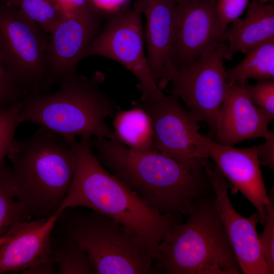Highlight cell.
Listing matches in <instances>:
<instances>
[{"label":"cell","mask_w":274,"mask_h":274,"mask_svg":"<svg viewBox=\"0 0 274 274\" xmlns=\"http://www.w3.org/2000/svg\"><path fill=\"white\" fill-rule=\"evenodd\" d=\"M193 143L200 157L212 158L230 184L253 205L263 225L268 196L258 157L260 145L246 148L218 144L210 138L193 131Z\"/></svg>","instance_id":"cell-11"},{"label":"cell","mask_w":274,"mask_h":274,"mask_svg":"<svg viewBox=\"0 0 274 274\" xmlns=\"http://www.w3.org/2000/svg\"><path fill=\"white\" fill-rule=\"evenodd\" d=\"M265 142L260 145L258 157L260 164L274 168V133L272 132L264 138Z\"/></svg>","instance_id":"cell-30"},{"label":"cell","mask_w":274,"mask_h":274,"mask_svg":"<svg viewBox=\"0 0 274 274\" xmlns=\"http://www.w3.org/2000/svg\"><path fill=\"white\" fill-rule=\"evenodd\" d=\"M59 213L48 218L19 221L0 237V273H23L51 260V239Z\"/></svg>","instance_id":"cell-16"},{"label":"cell","mask_w":274,"mask_h":274,"mask_svg":"<svg viewBox=\"0 0 274 274\" xmlns=\"http://www.w3.org/2000/svg\"><path fill=\"white\" fill-rule=\"evenodd\" d=\"M264 4H273L274 0H259Z\"/></svg>","instance_id":"cell-32"},{"label":"cell","mask_w":274,"mask_h":274,"mask_svg":"<svg viewBox=\"0 0 274 274\" xmlns=\"http://www.w3.org/2000/svg\"><path fill=\"white\" fill-rule=\"evenodd\" d=\"M14 0H7V3L10 4L13 2Z\"/></svg>","instance_id":"cell-33"},{"label":"cell","mask_w":274,"mask_h":274,"mask_svg":"<svg viewBox=\"0 0 274 274\" xmlns=\"http://www.w3.org/2000/svg\"><path fill=\"white\" fill-rule=\"evenodd\" d=\"M142 14L134 8L109 18L85 50L83 58L98 56L118 62L137 79L141 99L155 100L165 96L155 83L144 51Z\"/></svg>","instance_id":"cell-8"},{"label":"cell","mask_w":274,"mask_h":274,"mask_svg":"<svg viewBox=\"0 0 274 274\" xmlns=\"http://www.w3.org/2000/svg\"><path fill=\"white\" fill-rule=\"evenodd\" d=\"M249 0H217L216 13L222 28L236 21L248 7Z\"/></svg>","instance_id":"cell-28"},{"label":"cell","mask_w":274,"mask_h":274,"mask_svg":"<svg viewBox=\"0 0 274 274\" xmlns=\"http://www.w3.org/2000/svg\"><path fill=\"white\" fill-rule=\"evenodd\" d=\"M47 33L15 6L0 4V55L18 84L30 93L44 90Z\"/></svg>","instance_id":"cell-7"},{"label":"cell","mask_w":274,"mask_h":274,"mask_svg":"<svg viewBox=\"0 0 274 274\" xmlns=\"http://www.w3.org/2000/svg\"><path fill=\"white\" fill-rule=\"evenodd\" d=\"M204 170L214 194V205L220 217L236 257L241 271L244 274H269L261 250L256 226L259 216L256 212L248 217L239 214L229 199L227 179L208 160Z\"/></svg>","instance_id":"cell-12"},{"label":"cell","mask_w":274,"mask_h":274,"mask_svg":"<svg viewBox=\"0 0 274 274\" xmlns=\"http://www.w3.org/2000/svg\"><path fill=\"white\" fill-rule=\"evenodd\" d=\"M100 163L153 210L186 216L211 189L205 173L190 169L156 150L140 151L105 138L91 140Z\"/></svg>","instance_id":"cell-1"},{"label":"cell","mask_w":274,"mask_h":274,"mask_svg":"<svg viewBox=\"0 0 274 274\" xmlns=\"http://www.w3.org/2000/svg\"><path fill=\"white\" fill-rule=\"evenodd\" d=\"M227 48V41L223 42L194 61L176 66L170 80L171 94L182 99L196 121L207 123L210 131L229 87L224 65Z\"/></svg>","instance_id":"cell-9"},{"label":"cell","mask_w":274,"mask_h":274,"mask_svg":"<svg viewBox=\"0 0 274 274\" xmlns=\"http://www.w3.org/2000/svg\"><path fill=\"white\" fill-rule=\"evenodd\" d=\"M76 142V168L59 212L68 208H84L120 223L147 247L154 261L160 242L182 216L159 213L147 206L96 157L91 136Z\"/></svg>","instance_id":"cell-2"},{"label":"cell","mask_w":274,"mask_h":274,"mask_svg":"<svg viewBox=\"0 0 274 274\" xmlns=\"http://www.w3.org/2000/svg\"><path fill=\"white\" fill-rule=\"evenodd\" d=\"M113 128L109 139L136 151L156 150L151 119L142 108L133 106L129 110H119L114 116Z\"/></svg>","instance_id":"cell-19"},{"label":"cell","mask_w":274,"mask_h":274,"mask_svg":"<svg viewBox=\"0 0 274 274\" xmlns=\"http://www.w3.org/2000/svg\"><path fill=\"white\" fill-rule=\"evenodd\" d=\"M246 54L239 63L226 71L229 85H243L250 79L258 81L274 79V40L258 46Z\"/></svg>","instance_id":"cell-20"},{"label":"cell","mask_w":274,"mask_h":274,"mask_svg":"<svg viewBox=\"0 0 274 274\" xmlns=\"http://www.w3.org/2000/svg\"><path fill=\"white\" fill-rule=\"evenodd\" d=\"M4 1V0H0V1Z\"/></svg>","instance_id":"cell-34"},{"label":"cell","mask_w":274,"mask_h":274,"mask_svg":"<svg viewBox=\"0 0 274 274\" xmlns=\"http://www.w3.org/2000/svg\"><path fill=\"white\" fill-rule=\"evenodd\" d=\"M28 93L16 82L0 55V109L22 100Z\"/></svg>","instance_id":"cell-26"},{"label":"cell","mask_w":274,"mask_h":274,"mask_svg":"<svg viewBox=\"0 0 274 274\" xmlns=\"http://www.w3.org/2000/svg\"><path fill=\"white\" fill-rule=\"evenodd\" d=\"M22 105L21 100L0 109V161L7 156L15 141V130L20 124L18 116Z\"/></svg>","instance_id":"cell-24"},{"label":"cell","mask_w":274,"mask_h":274,"mask_svg":"<svg viewBox=\"0 0 274 274\" xmlns=\"http://www.w3.org/2000/svg\"><path fill=\"white\" fill-rule=\"evenodd\" d=\"M92 7L103 17L109 18L128 8L130 0H89Z\"/></svg>","instance_id":"cell-29"},{"label":"cell","mask_w":274,"mask_h":274,"mask_svg":"<svg viewBox=\"0 0 274 274\" xmlns=\"http://www.w3.org/2000/svg\"><path fill=\"white\" fill-rule=\"evenodd\" d=\"M102 18L89 3L64 18L50 33L44 90L77 73V65L83 58L85 50L100 31Z\"/></svg>","instance_id":"cell-13"},{"label":"cell","mask_w":274,"mask_h":274,"mask_svg":"<svg viewBox=\"0 0 274 274\" xmlns=\"http://www.w3.org/2000/svg\"><path fill=\"white\" fill-rule=\"evenodd\" d=\"M50 257L59 274H92L93 269L87 254L75 242L53 231Z\"/></svg>","instance_id":"cell-21"},{"label":"cell","mask_w":274,"mask_h":274,"mask_svg":"<svg viewBox=\"0 0 274 274\" xmlns=\"http://www.w3.org/2000/svg\"><path fill=\"white\" fill-rule=\"evenodd\" d=\"M10 4L48 33H51L63 19L55 0H14Z\"/></svg>","instance_id":"cell-23"},{"label":"cell","mask_w":274,"mask_h":274,"mask_svg":"<svg viewBox=\"0 0 274 274\" xmlns=\"http://www.w3.org/2000/svg\"><path fill=\"white\" fill-rule=\"evenodd\" d=\"M76 142L43 127L15 140L7 157L22 220L59 213L75 171Z\"/></svg>","instance_id":"cell-3"},{"label":"cell","mask_w":274,"mask_h":274,"mask_svg":"<svg viewBox=\"0 0 274 274\" xmlns=\"http://www.w3.org/2000/svg\"><path fill=\"white\" fill-rule=\"evenodd\" d=\"M241 85L253 104L272 120L274 118V79L259 81L254 85L246 82Z\"/></svg>","instance_id":"cell-25"},{"label":"cell","mask_w":274,"mask_h":274,"mask_svg":"<svg viewBox=\"0 0 274 274\" xmlns=\"http://www.w3.org/2000/svg\"><path fill=\"white\" fill-rule=\"evenodd\" d=\"M54 230L75 242L88 255L95 274L158 272L142 241L116 221L90 209L60 212Z\"/></svg>","instance_id":"cell-6"},{"label":"cell","mask_w":274,"mask_h":274,"mask_svg":"<svg viewBox=\"0 0 274 274\" xmlns=\"http://www.w3.org/2000/svg\"><path fill=\"white\" fill-rule=\"evenodd\" d=\"M178 14L175 65L188 64L227 41L216 13L217 0H175Z\"/></svg>","instance_id":"cell-15"},{"label":"cell","mask_w":274,"mask_h":274,"mask_svg":"<svg viewBox=\"0 0 274 274\" xmlns=\"http://www.w3.org/2000/svg\"><path fill=\"white\" fill-rule=\"evenodd\" d=\"M263 230L259 235L260 246L269 274L274 273V208L271 200L266 205Z\"/></svg>","instance_id":"cell-27"},{"label":"cell","mask_w":274,"mask_h":274,"mask_svg":"<svg viewBox=\"0 0 274 274\" xmlns=\"http://www.w3.org/2000/svg\"><path fill=\"white\" fill-rule=\"evenodd\" d=\"M132 105L142 108L150 117L156 150L190 169L204 173L208 158L199 156L192 139L193 131L199 128L198 122L183 108L178 97L171 94L155 100H133Z\"/></svg>","instance_id":"cell-10"},{"label":"cell","mask_w":274,"mask_h":274,"mask_svg":"<svg viewBox=\"0 0 274 274\" xmlns=\"http://www.w3.org/2000/svg\"><path fill=\"white\" fill-rule=\"evenodd\" d=\"M226 34L228 48L225 59L230 60L237 52L246 53L264 43L274 40V6L252 0L244 20L233 23Z\"/></svg>","instance_id":"cell-18"},{"label":"cell","mask_w":274,"mask_h":274,"mask_svg":"<svg viewBox=\"0 0 274 274\" xmlns=\"http://www.w3.org/2000/svg\"><path fill=\"white\" fill-rule=\"evenodd\" d=\"M133 8L144 14L147 59L153 80L161 90L175 70L178 14L175 0H138Z\"/></svg>","instance_id":"cell-14"},{"label":"cell","mask_w":274,"mask_h":274,"mask_svg":"<svg viewBox=\"0 0 274 274\" xmlns=\"http://www.w3.org/2000/svg\"><path fill=\"white\" fill-rule=\"evenodd\" d=\"M60 82L53 93H29L24 97L19 123H36L66 136L110 139L106 120L120 109L97 81L76 73Z\"/></svg>","instance_id":"cell-5"},{"label":"cell","mask_w":274,"mask_h":274,"mask_svg":"<svg viewBox=\"0 0 274 274\" xmlns=\"http://www.w3.org/2000/svg\"><path fill=\"white\" fill-rule=\"evenodd\" d=\"M21 220V213L12 182L11 167L3 159L0 161V237Z\"/></svg>","instance_id":"cell-22"},{"label":"cell","mask_w":274,"mask_h":274,"mask_svg":"<svg viewBox=\"0 0 274 274\" xmlns=\"http://www.w3.org/2000/svg\"><path fill=\"white\" fill-rule=\"evenodd\" d=\"M63 18L71 16L88 4L89 0H55Z\"/></svg>","instance_id":"cell-31"},{"label":"cell","mask_w":274,"mask_h":274,"mask_svg":"<svg viewBox=\"0 0 274 274\" xmlns=\"http://www.w3.org/2000/svg\"><path fill=\"white\" fill-rule=\"evenodd\" d=\"M186 221L173 225L159 244L154 266L166 274H239L222 221L208 194L195 201Z\"/></svg>","instance_id":"cell-4"},{"label":"cell","mask_w":274,"mask_h":274,"mask_svg":"<svg viewBox=\"0 0 274 274\" xmlns=\"http://www.w3.org/2000/svg\"><path fill=\"white\" fill-rule=\"evenodd\" d=\"M271 120L253 104L243 85H229L225 99L214 120L211 132L215 142L234 146L246 140L265 138Z\"/></svg>","instance_id":"cell-17"}]
</instances>
